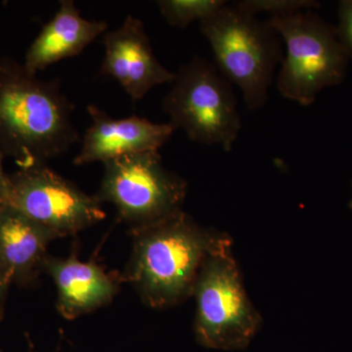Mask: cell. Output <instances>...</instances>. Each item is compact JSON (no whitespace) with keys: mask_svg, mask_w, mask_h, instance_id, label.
I'll list each match as a JSON object with an SVG mask.
<instances>
[{"mask_svg":"<svg viewBox=\"0 0 352 352\" xmlns=\"http://www.w3.org/2000/svg\"><path fill=\"white\" fill-rule=\"evenodd\" d=\"M74 110L60 80H41L0 58V153L20 168L46 164L80 142Z\"/></svg>","mask_w":352,"mask_h":352,"instance_id":"1","label":"cell"},{"mask_svg":"<svg viewBox=\"0 0 352 352\" xmlns=\"http://www.w3.org/2000/svg\"><path fill=\"white\" fill-rule=\"evenodd\" d=\"M131 233L126 280L153 308L173 307L193 295L206 259L230 238L200 226L183 210Z\"/></svg>","mask_w":352,"mask_h":352,"instance_id":"2","label":"cell"},{"mask_svg":"<svg viewBox=\"0 0 352 352\" xmlns=\"http://www.w3.org/2000/svg\"><path fill=\"white\" fill-rule=\"evenodd\" d=\"M200 31L212 48L215 67L240 88L247 108H263L275 69L284 58L274 28L237 4L226 3L201 21Z\"/></svg>","mask_w":352,"mask_h":352,"instance_id":"3","label":"cell"},{"mask_svg":"<svg viewBox=\"0 0 352 352\" xmlns=\"http://www.w3.org/2000/svg\"><path fill=\"white\" fill-rule=\"evenodd\" d=\"M192 296L196 300L194 329L201 346L240 351L261 327L263 318L245 292L231 237L206 259Z\"/></svg>","mask_w":352,"mask_h":352,"instance_id":"4","label":"cell"},{"mask_svg":"<svg viewBox=\"0 0 352 352\" xmlns=\"http://www.w3.org/2000/svg\"><path fill=\"white\" fill-rule=\"evenodd\" d=\"M163 111L175 129H182L190 140L217 145L232 151L239 136L242 120L232 85L214 64L195 56L175 73Z\"/></svg>","mask_w":352,"mask_h":352,"instance_id":"5","label":"cell"},{"mask_svg":"<svg viewBox=\"0 0 352 352\" xmlns=\"http://www.w3.org/2000/svg\"><path fill=\"white\" fill-rule=\"evenodd\" d=\"M267 21L286 46L277 78L278 90L284 98L307 107L322 90L344 80L349 57L336 28L320 16L305 10Z\"/></svg>","mask_w":352,"mask_h":352,"instance_id":"6","label":"cell"},{"mask_svg":"<svg viewBox=\"0 0 352 352\" xmlns=\"http://www.w3.org/2000/svg\"><path fill=\"white\" fill-rule=\"evenodd\" d=\"M95 198L112 204L131 230L170 219L182 212L186 180L164 166L157 151L124 155L104 163Z\"/></svg>","mask_w":352,"mask_h":352,"instance_id":"7","label":"cell"},{"mask_svg":"<svg viewBox=\"0 0 352 352\" xmlns=\"http://www.w3.org/2000/svg\"><path fill=\"white\" fill-rule=\"evenodd\" d=\"M1 206L15 208L57 238L75 235L105 219L101 203L46 164L8 175Z\"/></svg>","mask_w":352,"mask_h":352,"instance_id":"8","label":"cell"},{"mask_svg":"<svg viewBox=\"0 0 352 352\" xmlns=\"http://www.w3.org/2000/svg\"><path fill=\"white\" fill-rule=\"evenodd\" d=\"M100 75L120 83L131 100L138 102L157 85L173 83L175 73L160 63L142 21L129 15L120 28L103 36Z\"/></svg>","mask_w":352,"mask_h":352,"instance_id":"9","label":"cell"},{"mask_svg":"<svg viewBox=\"0 0 352 352\" xmlns=\"http://www.w3.org/2000/svg\"><path fill=\"white\" fill-rule=\"evenodd\" d=\"M87 112L91 126L85 131L80 152L74 157L76 166L104 164L124 155L159 151L175 131L170 122L156 124L138 116L113 119L94 104L87 106Z\"/></svg>","mask_w":352,"mask_h":352,"instance_id":"10","label":"cell"},{"mask_svg":"<svg viewBox=\"0 0 352 352\" xmlns=\"http://www.w3.org/2000/svg\"><path fill=\"white\" fill-rule=\"evenodd\" d=\"M43 271L56 286L58 311L69 320L108 305L119 292V279L98 264L85 263L76 256H48Z\"/></svg>","mask_w":352,"mask_h":352,"instance_id":"11","label":"cell"},{"mask_svg":"<svg viewBox=\"0 0 352 352\" xmlns=\"http://www.w3.org/2000/svg\"><path fill=\"white\" fill-rule=\"evenodd\" d=\"M107 32L105 21L85 19L73 0H62L54 17L30 45L23 66L36 75L51 65L78 56Z\"/></svg>","mask_w":352,"mask_h":352,"instance_id":"12","label":"cell"},{"mask_svg":"<svg viewBox=\"0 0 352 352\" xmlns=\"http://www.w3.org/2000/svg\"><path fill=\"white\" fill-rule=\"evenodd\" d=\"M57 236L8 206H0V272L27 283L43 271L48 245Z\"/></svg>","mask_w":352,"mask_h":352,"instance_id":"13","label":"cell"},{"mask_svg":"<svg viewBox=\"0 0 352 352\" xmlns=\"http://www.w3.org/2000/svg\"><path fill=\"white\" fill-rule=\"evenodd\" d=\"M226 0H157L160 13L171 27L185 29L207 19L226 6Z\"/></svg>","mask_w":352,"mask_h":352,"instance_id":"14","label":"cell"},{"mask_svg":"<svg viewBox=\"0 0 352 352\" xmlns=\"http://www.w3.org/2000/svg\"><path fill=\"white\" fill-rule=\"evenodd\" d=\"M236 4L252 15L265 13L270 14V18L286 17L320 7L314 0H242Z\"/></svg>","mask_w":352,"mask_h":352,"instance_id":"15","label":"cell"},{"mask_svg":"<svg viewBox=\"0 0 352 352\" xmlns=\"http://www.w3.org/2000/svg\"><path fill=\"white\" fill-rule=\"evenodd\" d=\"M336 34L347 57L352 59V0L340 2L339 25Z\"/></svg>","mask_w":352,"mask_h":352,"instance_id":"16","label":"cell"},{"mask_svg":"<svg viewBox=\"0 0 352 352\" xmlns=\"http://www.w3.org/2000/svg\"><path fill=\"white\" fill-rule=\"evenodd\" d=\"M3 154L0 153V206L3 203L6 198L7 187H8V175L4 173L3 170Z\"/></svg>","mask_w":352,"mask_h":352,"instance_id":"17","label":"cell"},{"mask_svg":"<svg viewBox=\"0 0 352 352\" xmlns=\"http://www.w3.org/2000/svg\"><path fill=\"white\" fill-rule=\"evenodd\" d=\"M9 286H10V282L0 272V319L2 318V315H3L4 305H6L7 291H8Z\"/></svg>","mask_w":352,"mask_h":352,"instance_id":"18","label":"cell"},{"mask_svg":"<svg viewBox=\"0 0 352 352\" xmlns=\"http://www.w3.org/2000/svg\"><path fill=\"white\" fill-rule=\"evenodd\" d=\"M349 208H351V210H352V198L351 201H349Z\"/></svg>","mask_w":352,"mask_h":352,"instance_id":"19","label":"cell"}]
</instances>
